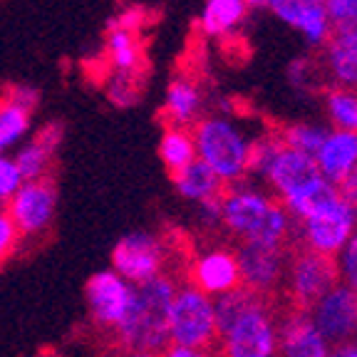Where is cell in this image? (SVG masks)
I'll list each match as a JSON object with an SVG mask.
<instances>
[{
	"mask_svg": "<svg viewBox=\"0 0 357 357\" xmlns=\"http://www.w3.org/2000/svg\"><path fill=\"white\" fill-rule=\"evenodd\" d=\"M204 114V92L196 82L178 77L169 84L167 100H164V119L167 127L194 129Z\"/></svg>",
	"mask_w": 357,
	"mask_h": 357,
	"instance_id": "cell-19",
	"label": "cell"
},
{
	"mask_svg": "<svg viewBox=\"0 0 357 357\" xmlns=\"http://www.w3.org/2000/svg\"><path fill=\"white\" fill-rule=\"evenodd\" d=\"M248 6H268V0H248Z\"/></svg>",
	"mask_w": 357,
	"mask_h": 357,
	"instance_id": "cell-41",
	"label": "cell"
},
{
	"mask_svg": "<svg viewBox=\"0 0 357 357\" xmlns=\"http://www.w3.org/2000/svg\"><path fill=\"white\" fill-rule=\"evenodd\" d=\"M162 357H208L206 352L201 350H191V347H178V345H172L164 350Z\"/></svg>",
	"mask_w": 357,
	"mask_h": 357,
	"instance_id": "cell-37",
	"label": "cell"
},
{
	"mask_svg": "<svg viewBox=\"0 0 357 357\" xmlns=\"http://www.w3.org/2000/svg\"><path fill=\"white\" fill-rule=\"evenodd\" d=\"M328 132L330 129L320 127V124L296 122V124H288V127L280 129L278 137H280V142H283V146H288V149H293V151H301V154L312 156V159H315V154H318L320 146H323Z\"/></svg>",
	"mask_w": 357,
	"mask_h": 357,
	"instance_id": "cell-27",
	"label": "cell"
},
{
	"mask_svg": "<svg viewBox=\"0 0 357 357\" xmlns=\"http://www.w3.org/2000/svg\"><path fill=\"white\" fill-rule=\"evenodd\" d=\"M186 283L201 290L204 296H226L241 288V268L236 251L213 248V251L196 256L186 273Z\"/></svg>",
	"mask_w": 357,
	"mask_h": 357,
	"instance_id": "cell-13",
	"label": "cell"
},
{
	"mask_svg": "<svg viewBox=\"0 0 357 357\" xmlns=\"http://www.w3.org/2000/svg\"><path fill=\"white\" fill-rule=\"evenodd\" d=\"M40 357H65V355L57 352V350H52V347H43V350H40Z\"/></svg>",
	"mask_w": 357,
	"mask_h": 357,
	"instance_id": "cell-39",
	"label": "cell"
},
{
	"mask_svg": "<svg viewBox=\"0 0 357 357\" xmlns=\"http://www.w3.org/2000/svg\"><path fill=\"white\" fill-rule=\"evenodd\" d=\"M124 357H162V355H156V352H124Z\"/></svg>",
	"mask_w": 357,
	"mask_h": 357,
	"instance_id": "cell-40",
	"label": "cell"
},
{
	"mask_svg": "<svg viewBox=\"0 0 357 357\" xmlns=\"http://www.w3.org/2000/svg\"><path fill=\"white\" fill-rule=\"evenodd\" d=\"M221 223L238 241L288 248L293 218L273 196L241 184L226 186L221 199Z\"/></svg>",
	"mask_w": 357,
	"mask_h": 357,
	"instance_id": "cell-2",
	"label": "cell"
},
{
	"mask_svg": "<svg viewBox=\"0 0 357 357\" xmlns=\"http://www.w3.org/2000/svg\"><path fill=\"white\" fill-rule=\"evenodd\" d=\"M333 30L357 25V0H323Z\"/></svg>",
	"mask_w": 357,
	"mask_h": 357,
	"instance_id": "cell-31",
	"label": "cell"
},
{
	"mask_svg": "<svg viewBox=\"0 0 357 357\" xmlns=\"http://www.w3.org/2000/svg\"><path fill=\"white\" fill-rule=\"evenodd\" d=\"M8 100H13L15 105H20V107H25L28 112H33L35 105H38V100H40V92H38V89H33V87H15Z\"/></svg>",
	"mask_w": 357,
	"mask_h": 357,
	"instance_id": "cell-35",
	"label": "cell"
},
{
	"mask_svg": "<svg viewBox=\"0 0 357 357\" xmlns=\"http://www.w3.org/2000/svg\"><path fill=\"white\" fill-rule=\"evenodd\" d=\"M280 357H330V345L312 323V315L290 307L278 320Z\"/></svg>",
	"mask_w": 357,
	"mask_h": 357,
	"instance_id": "cell-15",
	"label": "cell"
},
{
	"mask_svg": "<svg viewBox=\"0 0 357 357\" xmlns=\"http://www.w3.org/2000/svg\"><path fill=\"white\" fill-rule=\"evenodd\" d=\"M57 191L50 178L25 181L15 196L8 201V216L15 223L17 234L35 236L50 226L55 216Z\"/></svg>",
	"mask_w": 357,
	"mask_h": 357,
	"instance_id": "cell-10",
	"label": "cell"
},
{
	"mask_svg": "<svg viewBox=\"0 0 357 357\" xmlns=\"http://www.w3.org/2000/svg\"><path fill=\"white\" fill-rule=\"evenodd\" d=\"M191 261L194 256L181 251L176 238H156L151 234L124 236L112 251L114 273L122 275L127 283L137 285L167 275V268L172 263H178L189 273Z\"/></svg>",
	"mask_w": 357,
	"mask_h": 357,
	"instance_id": "cell-4",
	"label": "cell"
},
{
	"mask_svg": "<svg viewBox=\"0 0 357 357\" xmlns=\"http://www.w3.org/2000/svg\"><path fill=\"white\" fill-rule=\"evenodd\" d=\"M236 258H238L241 285L243 288L253 290L258 296L283 293L280 285L288 275V248L241 241Z\"/></svg>",
	"mask_w": 357,
	"mask_h": 357,
	"instance_id": "cell-9",
	"label": "cell"
},
{
	"mask_svg": "<svg viewBox=\"0 0 357 357\" xmlns=\"http://www.w3.org/2000/svg\"><path fill=\"white\" fill-rule=\"evenodd\" d=\"M84 296H87L92 320L102 330L114 333V328L122 323L129 305H132L134 288H129L127 280L114 273V271H105V273H95L87 280Z\"/></svg>",
	"mask_w": 357,
	"mask_h": 357,
	"instance_id": "cell-11",
	"label": "cell"
},
{
	"mask_svg": "<svg viewBox=\"0 0 357 357\" xmlns=\"http://www.w3.org/2000/svg\"><path fill=\"white\" fill-rule=\"evenodd\" d=\"M107 55L114 70L122 75H134L142 62V47L137 43V33L122 28H109L107 35Z\"/></svg>",
	"mask_w": 357,
	"mask_h": 357,
	"instance_id": "cell-24",
	"label": "cell"
},
{
	"mask_svg": "<svg viewBox=\"0 0 357 357\" xmlns=\"http://www.w3.org/2000/svg\"><path fill=\"white\" fill-rule=\"evenodd\" d=\"M340 275L345 278L347 288L357 293V234H352V238L340 253Z\"/></svg>",
	"mask_w": 357,
	"mask_h": 357,
	"instance_id": "cell-33",
	"label": "cell"
},
{
	"mask_svg": "<svg viewBox=\"0 0 357 357\" xmlns=\"http://www.w3.org/2000/svg\"><path fill=\"white\" fill-rule=\"evenodd\" d=\"M169 333H172V342L178 347H191L216 357L221 355L213 303L189 283L176 290Z\"/></svg>",
	"mask_w": 357,
	"mask_h": 357,
	"instance_id": "cell-7",
	"label": "cell"
},
{
	"mask_svg": "<svg viewBox=\"0 0 357 357\" xmlns=\"http://www.w3.org/2000/svg\"><path fill=\"white\" fill-rule=\"evenodd\" d=\"M298 223H301V229H298L296 238L303 245H307L310 251L325 253V256H337L355 234L357 206H352L350 201L340 196L333 206Z\"/></svg>",
	"mask_w": 357,
	"mask_h": 357,
	"instance_id": "cell-8",
	"label": "cell"
},
{
	"mask_svg": "<svg viewBox=\"0 0 357 357\" xmlns=\"http://www.w3.org/2000/svg\"><path fill=\"white\" fill-rule=\"evenodd\" d=\"M159 159L172 176L196 162L199 154H196L194 132L184 127H164L162 139H159Z\"/></svg>",
	"mask_w": 357,
	"mask_h": 357,
	"instance_id": "cell-22",
	"label": "cell"
},
{
	"mask_svg": "<svg viewBox=\"0 0 357 357\" xmlns=\"http://www.w3.org/2000/svg\"><path fill=\"white\" fill-rule=\"evenodd\" d=\"M172 178L178 196H184L189 201H199V204H204L208 199H218L226 191V184L201 159L191 162L189 167L181 169L178 174H174Z\"/></svg>",
	"mask_w": 357,
	"mask_h": 357,
	"instance_id": "cell-20",
	"label": "cell"
},
{
	"mask_svg": "<svg viewBox=\"0 0 357 357\" xmlns=\"http://www.w3.org/2000/svg\"><path fill=\"white\" fill-rule=\"evenodd\" d=\"M323 65L337 87L357 89V25L333 30L325 43Z\"/></svg>",
	"mask_w": 357,
	"mask_h": 357,
	"instance_id": "cell-18",
	"label": "cell"
},
{
	"mask_svg": "<svg viewBox=\"0 0 357 357\" xmlns=\"http://www.w3.org/2000/svg\"><path fill=\"white\" fill-rule=\"evenodd\" d=\"M268 8L278 20L298 30L312 47L325 45L333 35V22L323 0H268Z\"/></svg>",
	"mask_w": 357,
	"mask_h": 357,
	"instance_id": "cell-14",
	"label": "cell"
},
{
	"mask_svg": "<svg viewBox=\"0 0 357 357\" xmlns=\"http://www.w3.org/2000/svg\"><path fill=\"white\" fill-rule=\"evenodd\" d=\"M134 75H122L117 73L107 84V97L112 100V105L117 107H129L137 102L139 92H137V84H134Z\"/></svg>",
	"mask_w": 357,
	"mask_h": 357,
	"instance_id": "cell-30",
	"label": "cell"
},
{
	"mask_svg": "<svg viewBox=\"0 0 357 357\" xmlns=\"http://www.w3.org/2000/svg\"><path fill=\"white\" fill-rule=\"evenodd\" d=\"M268 296H258L248 288H236L226 296H218V303L213 305V312H216V328H218V342L231 333L236 323L243 318L245 312L253 310L256 305H261Z\"/></svg>",
	"mask_w": 357,
	"mask_h": 357,
	"instance_id": "cell-23",
	"label": "cell"
},
{
	"mask_svg": "<svg viewBox=\"0 0 357 357\" xmlns=\"http://www.w3.org/2000/svg\"><path fill=\"white\" fill-rule=\"evenodd\" d=\"M176 278H159L134 288L132 305L122 323L114 328V342L119 352H162L172 342V305L176 298Z\"/></svg>",
	"mask_w": 357,
	"mask_h": 357,
	"instance_id": "cell-1",
	"label": "cell"
},
{
	"mask_svg": "<svg viewBox=\"0 0 357 357\" xmlns=\"http://www.w3.org/2000/svg\"><path fill=\"white\" fill-rule=\"evenodd\" d=\"M290 305L288 293L268 296L248 310L221 340L218 357H275L278 352V318Z\"/></svg>",
	"mask_w": 357,
	"mask_h": 357,
	"instance_id": "cell-6",
	"label": "cell"
},
{
	"mask_svg": "<svg viewBox=\"0 0 357 357\" xmlns=\"http://www.w3.org/2000/svg\"><path fill=\"white\" fill-rule=\"evenodd\" d=\"M340 261L337 256L310 251L293 236L288 243V275L285 290L298 310L312 312L330 290L340 285Z\"/></svg>",
	"mask_w": 357,
	"mask_h": 357,
	"instance_id": "cell-5",
	"label": "cell"
},
{
	"mask_svg": "<svg viewBox=\"0 0 357 357\" xmlns=\"http://www.w3.org/2000/svg\"><path fill=\"white\" fill-rule=\"evenodd\" d=\"M17 236H20V234H17L15 223L10 221L8 211H0V263L6 261V258L15 251Z\"/></svg>",
	"mask_w": 357,
	"mask_h": 357,
	"instance_id": "cell-34",
	"label": "cell"
},
{
	"mask_svg": "<svg viewBox=\"0 0 357 357\" xmlns=\"http://www.w3.org/2000/svg\"><path fill=\"white\" fill-rule=\"evenodd\" d=\"M52 154L55 151L50 146L40 142L35 137L33 142L28 144H22L20 151L15 154V164L20 169V176L22 181H40V178H50V167H52Z\"/></svg>",
	"mask_w": 357,
	"mask_h": 357,
	"instance_id": "cell-26",
	"label": "cell"
},
{
	"mask_svg": "<svg viewBox=\"0 0 357 357\" xmlns=\"http://www.w3.org/2000/svg\"><path fill=\"white\" fill-rule=\"evenodd\" d=\"M283 149V142H280L278 132L275 134H263L251 144V159H248V174H256V176L266 178L268 169L273 164V159L278 156V151Z\"/></svg>",
	"mask_w": 357,
	"mask_h": 357,
	"instance_id": "cell-29",
	"label": "cell"
},
{
	"mask_svg": "<svg viewBox=\"0 0 357 357\" xmlns=\"http://www.w3.org/2000/svg\"><path fill=\"white\" fill-rule=\"evenodd\" d=\"M30 114L33 112L15 105L13 100L0 102V156H3V151L15 146L28 134Z\"/></svg>",
	"mask_w": 357,
	"mask_h": 357,
	"instance_id": "cell-28",
	"label": "cell"
},
{
	"mask_svg": "<svg viewBox=\"0 0 357 357\" xmlns=\"http://www.w3.org/2000/svg\"><path fill=\"white\" fill-rule=\"evenodd\" d=\"M22 184H25V181H22L15 159L0 156V201H10L13 196L20 191Z\"/></svg>",
	"mask_w": 357,
	"mask_h": 357,
	"instance_id": "cell-32",
	"label": "cell"
},
{
	"mask_svg": "<svg viewBox=\"0 0 357 357\" xmlns=\"http://www.w3.org/2000/svg\"><path fill=\"white\" fill-rule=\"evenodd\" d=\"M323 176L315 164L312 156H305L301 151H293L288 146L278 151V156L273 159L271 169L266 174V181L271 184L273 194L278 196V201H288L290 196H296L298 191H303L305 186H310L312 181H318Z\"/></svg>",
	"mask_w": 357,
	"mask_h": 357,
	"instance_id": "cell-16",
	"label": "cell"
},
{
	"mask_svg": "<svg viewBox=\"0 0 357 357\" xmlns=\"http://www.w3.org/2000/svg\"><path fill=\"white\" fill-rule=\"evenodd\" d=\"M307 70H310V65H307L305 60H296L288 70L290 82L296 84V87H305V82L310 79V73H307Z\"/></svg>",
	"mask_w": 357,
	"mask_h": 357,
	"instance_id": "cell-36",
	"label": "cell"
},
{
	"mask_svg": "<svg viewBox=\"0 0 357 357\" xmlns=\"http://www.w3.org/2000/svg\"><path fill=\"white\" fill-rule=\"evenodd\" d=\"M315 164H318L323 178L340 186L357 169V134L330 129L320 151L315 154Z\"/></svg>",
	"mask_w": 357,
	"mask_h": 357,
	"instance_id": "cell-17",
	"label": "cell"
},
{
	"mask_svg": "<svg viewBox=\"0 0 357 357\" xmlns=\"http://www.w3.org/2000/svg\"><path fill=\"white\" fill-rule=\"evenodd\" d=\"M330 357H357V342H342L330 352Z\"/></svg>",
	"mask_w": 357,
	"mask_h": 357,
	"instance_id": "cell-38",
	"label": "cell"
},
{
	"mask_svg": "<svg viewBox=\"0 0 357 357\" xmlns=\"http://www.w3.org/2000/svg\"><path fill=\"white\" fill-rule=\"evenodd\" d=\"M248 0H206L199 15L201 33L208 38L231 35L248 15Z\"/></svg>",
	"mask_w": 357,
	"mask_h": 357,
	"instance_id": "cell-21",
	"label": "cell"
},
{
	"mask_svg": "<svg viewBox=\"0 0 357 357\" xmlns=\"http://www.w3.org/2000/svg\"><path fill=\"white\" fill-rule=\"evenodd\" d=\"M196 154L223 184H241L248 176L253 142L229 117H204L194 129Z\"/></svg>",
	"mask_w": 357,
	"mask_h": 357,
	"instance_id": "cell-3",
	"label": "cell"
},
{
	"mask_svg": "<svg viewBox=\"0 0 357 357\" xmlns=\"http://www.w3.org/2000/svg\"><path fill=\"white\" fill-rule=\"evenodd\" d=\"M310 315L328 345L350 342L357 333V293L347 285H337L312 307Z\"/></svg>",
	"mask_w": 357,
	"mask_h": 357,
	"instance_id": "cell-12",
	"label": "cell"
},
{
	"mask_svg": "<svg viewBox=\"0 0 357 357\" xmlns=\"http://www.w3.org/2000/svg\"><path fill=\"white\" fill-rule=\"evenodd\" d=\"M325 114L333 129L357 134V89L333 87L325 95Z\"/></svg>",
	"mask_w": 357,
	"mask_h": 357,
	"instance_id": "cell-25",
	"label": "cell"
}]
</instances>
